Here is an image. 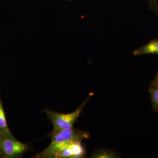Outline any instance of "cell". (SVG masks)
<instances>
[{
  "label": "cell",
  "instance_id": "6da1fadb",
  "mask_svg": "<svg viewBox=\"0 0 158 158\" xmlns=\"http://www.w3.org/2000/svg\"><path fill=\"white\" fill-rule=\"evenodd\" d=\"M90 136L88 132L73 128L61 131L52 135L50 144L43 151L37 155V157L56 158L57 156L71 143L89 139Z\"/></svg>",
  "mask_w": 158,
  "mask_h": 158
},
{
  "label": "cell",
  "instance_id": "7a4b0ae2",
  "mask_svg": "<svg viewBox=\"0 0 158 158\" xmlns=\"http://www.w3.org/2000/svg\"><path fill=\"white\" fill-rule=\"evenodd\" d=\"M93 93L90 94L87 99L75 111L68 114L57 113L50 110H43L50 119L54 126L52 135L64 130L73 128V125L81 115L83 108L89 99L92 97Z\"/></svg>",
  "mask_w": 158,
  "mask_h": 158
},
{
  "label": "cell",
  "instance_id": "3957f363",
  "mask_svg": "<svg viewBox=\"0 0 158 158\" xmlns=\"http://www.w3.org/2000/svg\"><path fill=\"white\" fill-rule=\"evenodd\" d=\"M27 149V145L17 140L10 131L6 132H0V156L1 157H19Z\"/></svg>",
  "mask_w": 158,
  "mask_h": 158
},
{
  "label": "cell",
  "instance_id": "277c9868",
  "mask_svg": "<svg viewBox=\"0 0 158 158\" xmlns=\"http://www.w3.org/2000/svg\"><path fill=\"white\" fill-rule=\"evenodd\" d=\"M81 141L71 143L57 156L56 158H78L84 156L85 148L81 144Z\"/></svg>",
  "mask_w": 158,
  "mask_h": 158
},
{
  "label": "cell",
  "instance_id": "5b68a950",
  "mask_svg": "<svg viewBox=\"0 0 158 158\" xmlns=\"http://www.w3.org/2000/svg\"><path fill=\"white\" fill-rule=\"evenodd\" d=\"M133 54L135 56L149 54L158 55V38L152 40L149 42L135 50Z\"/></svg>",
  "mask_w": 158,
  "mask_h": 158
},
{
  "label": "cell",
  "instance_id": "8992f818",
  "mask_svg": "<svg viewBox=\"0 0 158 158\" xmlns=\"http://www.w3.org/2000/svg\"><path fill=\"white\" fill-rule=\"evenodd\" d=\"M153 110L158 112V85H151L149 88Z\"/></svg>",
  "mask_w": 158,
  "mask_h": 158
},
{
  "label": "cell",
  "instance_id": "52a82bcc",
  "mask_svg": "<svg viewBox=\"0 0 158 158\" xmlns=\"http://www.w3.org/2000/svg\"><path fill=\"white\" fill-rule=\"evenodd\" d=\"M92 157L95 158H117L116 153L110 150L98 149L94 153Z\"/></svg>",
  "mask_w": 158,
  "mask_h": 158
},
{
  "label": "cell",
  "instance_id": "ba28073f",
  "mask_svg": "<svg viewBox=\"0 0 158 158\" xmlns=\"http://www.w3.org/2000/svg\"><path fill=\"white\" fill-rule=\"evenodd\" d=\"M9 131L2 104L0 100V132H6Z\"/></svg>",
  "mask_w": 158,
  "mask_h": 158
},
{
  "label": "cell",
  "instance_id": "9c48e42d",
  "mask_svg": "<svg viewBox=\"0 0 158 158\" xmlns=\"http://www.w3.org/2000/svg\"><path fill=\"white\" fill-rule=\"evenodd\" d=\"M149 4L150 8L152 11H154L158 15V3L157 0H145Z\"/></svg>",
  "mask_w": 158,
  "mask_h": 158
},
{
  "label": "cell",
  "instance_id": "30bf717a",
  "mask_svg": "<svg viewBox=\"0 0 158 158\" xmlns=\"http://www.w3.org/2000/svg\"><path fill=\"white\" fill-rule=\"evenodd\" d=\"M151 85H158V72L157 73L155 77L154 78L152 81V82Z\"/></svg>",
  "mask_w": 158,
  "mask_h": 158
},
{
  "label": "cell",
  "instance_id": "8fae6325",
  "mask_svg": "<svg viewBox=\"0 0 158 158\" xmlns=\"http://www.w3.org/2000/svg\"><path fill=\"white\" fill-rule=\"evenodd\" d=\"M66 1H73V0H66Z\"/></svg>",
  "mask_w": 158,
  "mask_h": 158
}]
</instances>
